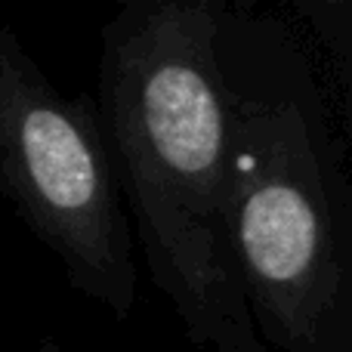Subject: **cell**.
I'll list each match as a JSON object with an SVG mask.
<instances>
[{
	"mask_svg": "<svg viewBox=\"0 0 352 352\" xmlns=\"http://www.w3.org/2000/svg\"><path fill=\"white\" fill-rule=\"evenodd\" d=\"M300 16L312 22V31L322 37L331 50L340 72L343 99H346V121H349V142H352V0H328V3H300Z\"/></svg>",
	"mask_w": 352,
	"mask_h": 352,
	"instance_id": "cell-4",
	"label": "cell"
},
{
	"mask_svg": "<svg viewBox=\"0 0 352 352\" xmlns=\"http://www.w3.org/2000/svg\"><path fill=\"white\" fill-rule=\"evenodd\" d=\"M0 195L68 285L127 322L140 300L133 229L99 105L56 90L0 22Z\"/></svg>",
	"mask_w": 352,
	"mask_h": 352,
	"instance_id": "cell-3",
	"label": "cell"
},
{
	"mask_svg": "<svg viewBox=\"0 0 352 352\" xmlns=\"http://www.w3.org/2000/svg\"><path fill=\"white\" fill-rule=\"evenodd\" d=\"M34 352H68L65 346H62L59 340H53V337H43L41 343H37V349Z\"/></svg>",
	"mask_w": 352,
	"mask_h": 352,
	"instance_id": "cell-5",
	"label": "cell"
},
{
	"mask_svg": "<svg viewBox=\"0 0 352 352\" xmlns=\"http://www.w3.org/2000/svg\"><path fill=\"white\" fill-rule=\"evenodd\" d=\"M229 238L269 352H352V167L312 50L287 19L226 6L217 41Z\"/></svg>",
	"mask_w": 352,
	"mask_h": 352,
	"instance_id": "cell-1",
	"label": "cell"
},
{
	"mask_svg": "<svg viewBox=\"0 0 352 352\" xmlns=\"http://www.w3.org/2000/svg\"><path fill=\"white\" fill-rule=\"evenodd\" d=\"M229 0H130L102 25L99 115L142 260L201 352H269L229 238L217 41Z\"/></svg>",
	"mask_w": 352,
	"mask_h": 352,
	"instance_id": "cell-2",
	"label": "cell"
}]
</instances>
